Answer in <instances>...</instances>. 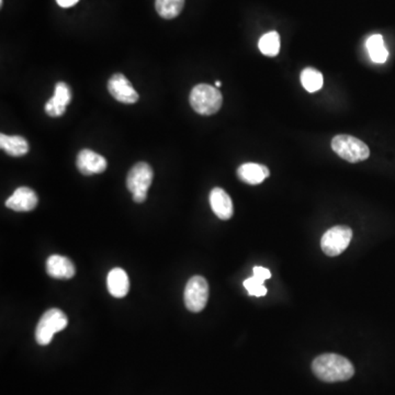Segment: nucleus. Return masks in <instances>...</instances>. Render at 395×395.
I'll return each mask as SVG.
<instances>
[{"mask_svg": "<svg viewBox=\"0 0 395 395\" xmlns=\"http://www.w3.org/2000/svg\"><path fill=\"white\" fill-rule=\"evenodd\" d=\"M108 91L116 100L122 104H132L138 101V91L134 89L130 80L120 73L112 75L108 82Z\"/></svg>", "mask_w": 395, "mask_h": 395, "instance_id": "8", "label": "nucleus"}, {"mask_svg": "<svg viewBox=\"0 0 395 395\" xmlns=\"http://www.w3.org/2000/svg\"><path fill=\"white\" fill-rule=\"evenodd\" d=\"M223 104L222 93L218 88L200 84L194 86L190 93V104L196 113L212 116L221 109Z\"/></svg>", "mask_w": 395, "mask_h": 395, "instance_id": "2", "label": "nucleus"}, {"mask_svg": "<svg viewBox=\"0 0 395 395\" xmlns=\"http://www.w3.org/2000/svg\"><path fill=\"white\" fill-rule=\"evenodd\" d=\"M71 101H72V91L69 86L66 82H57L53 97L46 102V114L52 118L62 117L66 111V107Z\"/></svg>", "mask_w": 395, "mask_h": 395, "instance_id": "9", "label": "nucleus"}, {"mask_svg": "<svg viewBox=\"0 0 395 395\" xmlns=\"http://www.w3.org/2000/svg\"><path fill=\"white\" fill-rule=\"evenodd\" d=\"M37 202L39 199L35 191L28 187H20L6 201V207L17 212H29L37 208Z\"/></svg>", "mask_w": 395, "mask_h": 395, "instance_id": "11", "label": "nucleus"}, {"mask_svg": "<svg viewBox=\"0 0 395 395\" xmlns=\"http://www.w3.org/2000/svg\"><path fill=\"white\" fill-rule=\"evenodd\" d=\"M80 0H56L57 5L61 6L62 8H71L73 6L76 5Z\"/></svg>", "mask_w": 395, "mask_h": 395, "instance_id": "23", "label": "nucleus"}, {"mask_svg": "<svg viewBox=\"0 0 395 395\" xmlns=\"http://www.w3.org/2000/svg\"><path fill=\"white\" fill-rule=\"evenodd\" d=\"M369 55L374 63L383 64L389 57V52L385 46L383 37L380 35H374L369 37L366 43Z\"/></svg>", "mask_w": 395, "mask_h": 395, "instance_id": "17", "label": "nucleus"}, {"mask_svg": "<svg viewBox=\"0 0 395 395\" xmlns=\"http://www.w3.org/2000/svg\"><path fill=\"white\" fill-rule=\"evenodd\" d=\"M78 170L82 175L91 176L95 174L104 173L107 169V160L104 156L97 154L91 149H84L78 153Z\"/></svg>", "mask_w": 395, "mask_h": 395, "instance_id": "10", "label": "nucleus"}, {"mask_svg": "<svg viewBox=\"0 0 395 395\" xmlns=\"http://www.w3.org/2000/svg\"><path fill=\"white\" fill-rule=\"evenodd\" d=\"M332 149L338 156L347 162H364L370 156V149L364 142L355 136L342 134L332 140Z\"/></svg>", "mask_w": 395, "mask_h": 395, "instance_id": "3", "label": "nucleus"}, {"mask_svg": "<svg viewBox=\"0 0 395 395\" xmlns=\"http://www.w3.org/2000/svg\"><path fill=\"white\" fill-rule=\"evenodd\" d=\"M301 82L305 91L309 93H315L323 87V75L321 72H318V69L309 67L303 69L301 73Z\"/></svg>", "mask_w": 395, "mask_h": 395, "instance_id": "20", "label": "nucleus"}, {"mask_svg": "<svg viewBox=\"0 0 395 395\" xmlns=\"http://www.w3.org/2000/svg\"><path fill=\"white\" fill-rule=\"evenodd\" d=\"M221 85H222V82H221L220 80H218V82H215V87L217 88L221 87Z\"/></svg>", "mask_w": 395, "mask_h": 395, "instance_id": "24", "label": "nucleus"}, {"mask_svg": "<svg viewBox=\"0 0 395 395\" xmlns=\"http://www.w3.org/2000/svg\"><path fill=\"white\" fill-rule=\"evenodd\" d=\"M68 320L66 314L59 309H50L43 314L35 329V340L41 346H46L52 342L54 334L66 329Z\"/></svg>", "mask_w": 395, "mask_h": 395, "instance_id": "5", "label": "nucleus"}, {"mask_svg": "<svg viewBox=\"0 0 395 395\" xmlns=\"http://www.w3.org/2000/svg\"><path fill=\"white\" fill-rule=\"evenodd\" d=\"M0 147L12 157H21L29 151V143L26 138L19 136L0 134Z\"/></svg>", "mask_w": 395, "mask_h": 395, "instance_id": "16", "label": "nucleus"}, {"mask_svg": "<svg viewBox=\"0 0 395 395\" xmlns=\"http://www.w3.org/2000/svg\"><path fill=\"white\" fill-rule=\"evenodd\" d=\"M209 299V284L201 276H194L187 282L185 304L191 312L198 313L205 308Z\"/></svg>", "mask_w": 395, "mask_h": 395, "instance_id": "7", "label": "nucleus"}, {"mask_svg": "<svg viewBox=\"0 0 395 395\" xmlns=\"http://www.w3.org/2000/svg\"><path fill=\"white\" fill-rule=\"evenodd\" d=\"M210 205L214 214L221 220H230L234 214L231 196L222 188H214L210 194Z\"/></svg>", "mask_w": 395, "mask_h": 395, "instance_id": "12", "label": "nucleus"}, {"mask_svg": "<svg viewBox=\"0 0 395 395\" xmlns=\"http://www.w3.org/2000/svg\"><path fill=\"white\" fill-rule=\"evenodd\" d=\"M244 286L250 295L264 297V295H267V288L264 286V282H260L257 278H255L254 276L245 280Z\"/></svg>", "mask_w": 395, "mask_h": 395, "instance_id": "21", "label": "nucleus"}, {"mask_svg": "<svg viewBox=\"0 0 395 395\" xmlns=\"http://www.w3.org/2000/svg\"><path fill=\"white\" fill-rule=\"evenodd\" d=\"M46 271L56 279H71L75 276V267L72 261L61 255H52L46 261Z\"/></svg>", "mask_w": 395, "mask_h": 395, "instance_id": "13", "label": "nucleus"}, {"mask_svg": "<svg viewBox=\"0 0 395 395\" xmlns=\"http://www.w3.org/2000/svg\"><path fill=\"white\" fill-rule=\"evenodd\" d=\"M270 172L265 165L255 164V163L241 165L237 169L239 179L248 185H259L266 178H268Z\"/></svg>", "mask_w": 395, "mask_h": 395, "instance_id": "14", "label": "nucleus"}, {"mask_svg": "<svg viewBox=\"0 0 395 395\" xmlns=\"http://www.w3.org/2000/svg\"><path fill=\"white\" fill-rule=\"evenodd\" d=\"M154 172L147 163H138L127 174V187L132 192L133 200L142 203L147 198V190L151 187Z\"/></svg>", "mask_w": 395, "mask_h": 395, "instance_id": "4", "label": "nucleus"}, {"mask_svg": "<svg viewBox=\"0 0 395 395\" xmlns=\"http://www.w3.org/2000/svg\"><path fill=\"white\" fill-rule=\"evenodd\" d=\"M353 239V231L348 226H334L325 232L321 239V247L327 256L335 257L347 250Z\"/></svg>", "mask_w": 395, "mask_h": 395, "instance_id": "6", "label": "nucleus"}, {"mask_svg": "<svg viewBox=\"0 0 395 395\" xmlns=\"http://www.w3.org/2000/svg\"><path fill=\"white\" fill-rule=\"evenodd\" d=\"M107 284H108L110 295L118 299L125 297L130 289L129 277L127 273L121 268H114L110 271L107 278Z\"/></svg>", "mask_w": 395, "mask_h": 395, "instance_id": "15", "label": "nucleus"}, {"mask_svg": "<svg viewBox=\"0 0 395 395\" xmlns=\"http://www.w3.org/2000/svg\"><path fill=\"white\" fill-rule=\"evenodd\" d=\"M312 370L324 382H342L351 379L355 374L353 364L337 353H323L312 362Z\"/></svg>", "mask_w": 395, "mask_h": 395, "instance_id": "1", "label": "nucleus"}, {"mask_svg": "<svg viewBox=\"0 0 395 395\" xmlns=\"http://www.w3.org/2000/svg\"><path fill=\"white\" fill-rule=\"evenodd\" d=\"M185 0H156L155 8L159 16L164 19H174L181 15Z\"/></svg>", "mask_w": 395, "mask_h": 395, "instance_id": "18", "label": "nucleus"}, {"mask_svg": "<svg viewBox=\"0 0 395 395\" xmlns=\"http://www.w3.org/2000/svg\"><path fill=\"white\" fill-rule=\"evenodd\" d=\"M258 48L264 55L270 57L278 55L280 50V35L278 32L271 31L264 35L258 42Z\"/></svg>", "mask_w": 395, "mask_h": 395, "instance_id": "19", "label": "nucleus"}, {"mask_svg": "<svg viewBox=\"0 0 395 395\" xmlns=\"http://www.w3.org/2000/svg\"><path fill=\"white\" fill-rule=\"evenodd\" d=\"M3 0H0V6L3 7Z\"/></svg>", "mask_w": 395, "mask_h": 395, "instance_id": "25", "label": "nucleus"}, {"mask_svg": "<svg viewBox=\"0 0 395 395\" xmlns=\"http://www.w3.org/2000/svg\"><path fill=\"white\" fill-rule=\"evenodd\" d=\"M252 273H254L252 276H254L255 278H257L258 280L263 282H265L267 279H269L271 277L270 270L267 268H264V267H260V266H256V267H254Z\"/></svg>", "mask_w": 395, "mask_h": 395, "instance_id": "22", "label": "nucleus"}]
</instances>
